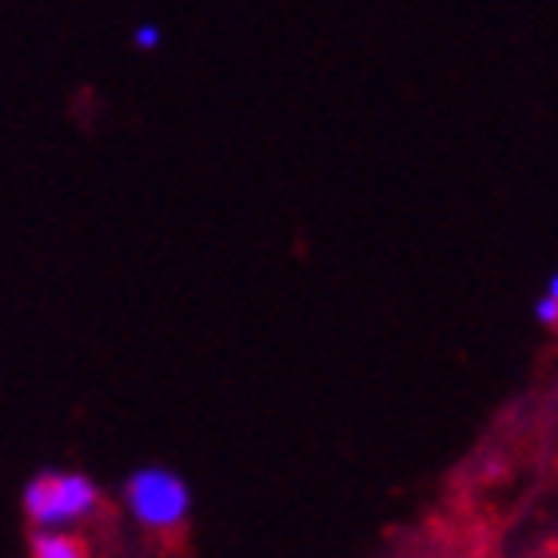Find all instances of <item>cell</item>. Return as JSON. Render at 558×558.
Wrapping results in <instances>:
<instances>
[{
	"instance_id": "cell-1",
	"label": "cell",
	"mask_w": 558,
	"mask_h": 558,
	"mask_svg": "<svg viewBox=\"0 0 558 558\" xmlns=\"http://www.w3.org/2000/svg\"><path fill=\"white\" fill-rule=\"evenodd\" d=\"M129 507L148 531L168 535V531H175L187 519L192 490L168 466H144V471H136L129 478Z\"/></svg>"
},
{
	"instance_id": "cell-2",
	"label": "cell",
	"mask_w": 558,
	"mask_h": 558,
	"mask_svg": "<svg viewBox=\"0 0 558 558\" xmlns=\"http://www.w3.org/2000/svg\"><path fill=\"white\" fill-rule=\"evenodd\" d=\"M96 507V487L72 471H45L24 490V511L36 526H69Z\"/></svg>"
},
{
	"instance_id": "cell-4",
	"label": "cell",
	"mask_w": 558,
	"mask_h": 558,
	"mask_svg": "<svg viewBox=\"0 0 558 558\" xmlns=\"http://www.w3.org/2000/svg\"><path fill=\"white\" fill-rule=\"evenodd\" d=\"M531 315H535V324H543V327H558V300L555 295H538L535 300V307H531Z\"/></svg>"
},
{
	"instance_id": "cell-3",
	"label": "cell",
	"mask_w": 558,
	"mask_h": 558,
	"mask_svg": "<svg viewBox=\"0 0 558 558\" xmlns=\"http://www.w3.org/2000/svg\"><path fill=\"white\" fill-rule=\"evenodd\" d=\"M33 555L36 558H81L84 555V543L76 535H64L60 526H36Z\"/></svg>"
},
{
	"instance_id": "cell-5",
	"label": "cell",
	"mask_w": 558,
	"mask_h": 558,
	"mask_svg": "<svg viewBox=\"0 0 558 558\" xmlns=\"http://www.w3.org/2000/svg\"><path fill=\"white\" fill-rule=\"evenodd\" d=\"M136 45L140 48H156V45H160V28H156V24H140V28H136Z\"/></svg>"
},
{
	"instance_id": "cell-6",
	"label": "cell",
	"mask_w": 558,
	"mask_h": 558,
	"mask_svg": "<svg viewBox=\"0 0 558 558\" xmlns=\"http://www.w3.org/2000/svg\"><path fill=\"white\" fill-rule=\"evenodd\" d=\"M543 291H547V295H555V300H558V271H550L547 288H543Z\"/></svg>"
}]
</instances>
